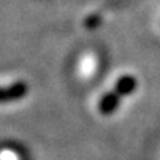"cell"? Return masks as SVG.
I'll list each match as a JSON object with an SVG mask.
<instances>
[{
	"label": "cell",
	"mask_w": 160,
	"mask_h": 160,
	"mask_svg": "<svg viewBox=\"0 0 160 160\" xmlns=\"http://www.w3.org/2000/svg\"><path fill=\"white\" fill-rule=\"evenodd\" d=\"M135 79L132 76H122L117 82H116L114 89L108 93H105L99 102H98V111L101 114H110L113 110L117 107L119 102V95H128L129 92L135 88Z\"/></svg>",
	"instance_id": "obj_1"
},
{
	"label": "cell",
	"mask_w": 160,
	"mask_h": 160,
	"mask_svg": "<svg viewBox=\"0 0 160 160\" xmlns=\"http://www.w3.org/2000/svg\"><path fill=\"white\" fill-rule=\"evenodd\" d=\"M27 92L28 88L24 82H13L8 86H0V104L21 99L27 95Z\"/></svg>",
	"instance_id": "obj_2"
}]
</instances>
